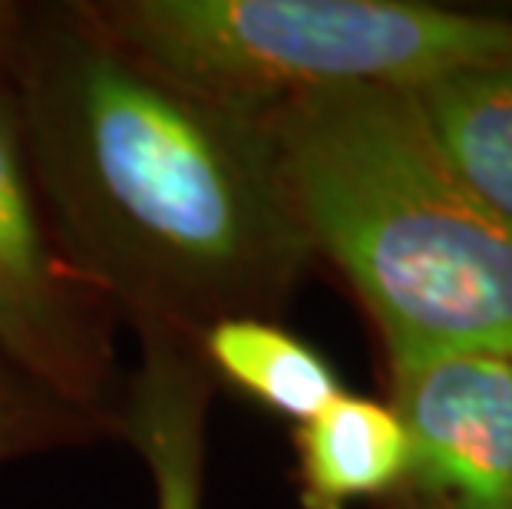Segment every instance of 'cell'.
<instances>
[{"instance_id": "6da1fadb", "label": "cell", "mask_w": 512, "mask_h": 509, "mask_svg": "<svg viewBox=\"0 0 512 509\" xmlns=\"http://www.w3.org/2000/svg\"><path fill=\"white\" fill-rule=\"evenodd\" d=\"M10 86L63 262L136 331L195 341L285 305L314 252L265 116L152 70L80 4L24 14Z\"/></svg>"}, {"instance_id": "7a4b0ae2", "label": "cell", "mask_w": 512, "mask_h": 509, "mask_svg": "<svg viewBox=\"0 0 512 509\" xmlns=\"http://www.w3.org/2000/svg\"><path fill=\"white\" fill-rule=\"evenodd\" d=\"M311 252L331 258L387 361L512 357V222L446 162L400 86H334L261 110Z\"/></svg>"}, {"instance_id": "3957f363", "label": "cell", "mask_w": 512, "mask_h": 509, "mask_svg": "<svg viewBox=\"0 0 512 509\" xmlns=\"http://www.w3.org/2000/svg\"><path fill=\"white\" fill-rule=\"evenodd\" d=\"M80 10L152 70L248 113L334 86L413 90L512 63V20L407 0H106Z\"/></svg>"}, {"instance_id": "277c9868", "label": "cell", "mask_w": 512, "mask_h": 509, "mask_svg": "<svg viewBox=\"0 0 512 509\" xmlns=\"http://www.w3.org/2000/svg\"><path fill=\"white\" fill-rule=\"evenodd\" d=\"M106 308L50 235L7 67L0 70V357L106 424L113 381Z\"/></svg>"}, {"instance_id": "5b68a950", "label": "cell", "mask_w": 512, "mask_h": 509, "mask_svg": "<svg viewBox=\"0 0 512 509\" xmlns=\"http://www.w3.org/2000/svg\"><path fill=\"white\" fill-rule=\"evenodd\" d=\"M407 467L384 509H512V357L437 354L390 364Z\"/></svg>"}, {"instance_id": "8992f818", "label": "cell", "mask_w": 512, "mask_h": 509, "mask_svg": "<svg viewBox=\"0 0 512 509\" xmlns=\"http://www.w3.org/2000/svg\"><path fill=\"white\" fill-rule=\"evenodd\" d=\"M143 361L116 427L139 450L156 486V509H202L205 424L212 374L192 338L139 331Z\"/></svg>"}, {"instance_id": "52a82bcc", "label": "cell", "mask_w": 512, "mask_h": 509, "mask_svg": "<svg viewBox=\"0 0 512 509\" xmlns=\"http://www.w3.org/2000/svg\"><path fill=\"white\" fill-rule=\"evenodd\" d=\"M301 509H351L384 500L407 467V430L397 410L370 397L341 394L298 424Z\"/></svg>"}, {"instance_id": "ba28073f", "label": "cell", "mask_w": 512, "mask_h": 509, "mask_svg": "<svg viewBox=\"0 0 512 509\" xmlns=\"http://www.w3.org/2000/svg\"><path fill=\"white\" fill-rule=\"evenodd\" d=\"M410 93L463 186L512 222V63L456 70Z\"/></svg>"}, {"instance_id": "9c48e42d", "label": "cell", "mask_w": 512, "mask_h": 509, "mask_svg": "<svg viewBox=\"0 0 512 509\" xmlns=\"http://www.w3.org/2000/svg\"><path fill=\"white\" fill-rule=\"evenodd\" d=\"M195 348L209 374L298 424L344 394L324 354L271 318H222L195 338Z\"/></svg>"}, {"instance_id": "30bf717a", "label": "cell", "mask_w": 512, "mask_h": 509, "mask_svg": "<svg viewBox=\"0 0 512 509\" xmlns=\"http://www.w3.org/2000/svg\"><path fill=\"white\" fill-rule=\"evenodd\" d=\"M96 427H103V420L70 407L0 357V460L83 437Z\"/></svg>"}, {"instance_id": "8fae6325", "label": "cell", "mask_w": 512, "mask_h": 509, "mask_svg": "<svg viewBox=\"0 0 512 509\" xmlns=\"http://www.w3.org/2000/svg\"><path fill=\"white\" fill-rule=\"evenodd\" d=\"M20 24H24V10L0 4V70H7L10 63H14Z\"/></svg>"}]
</instances>
